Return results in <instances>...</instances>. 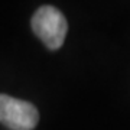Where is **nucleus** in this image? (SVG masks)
Here are the masks:
<instances>
[{"instance_id": "f257e3e1", "label": "nucleus", "mask_w": 130, "mask_h": 130, "mask_svg": "<svg viewBox=\"0 0 130 130\" xmlns=\"http://www.w3.org/2000/svg\"><path fill=\"white\" fill-rule=\"evenodd\" d=\"M32 30L35 32L46 48L55 51L62 46L67 36L68 23L59 10L54 6H42L35 12L30 20Z\"/></svg>"}, {"instance_id": "f03ea898", "label": "nucleus", "mask_w": 130, "mask_h": 130, "mask_svg": "<svg viewBox=\"0 0 130 130\" xmlns=\"http://www.w3.org/2000/svg\"><path fill=\"white\" fill-rule=\"evenodd\" d=\"M39 121V113L32 103L0 94V123L12 130H32Z\"/></svg>"}]
</instances>
